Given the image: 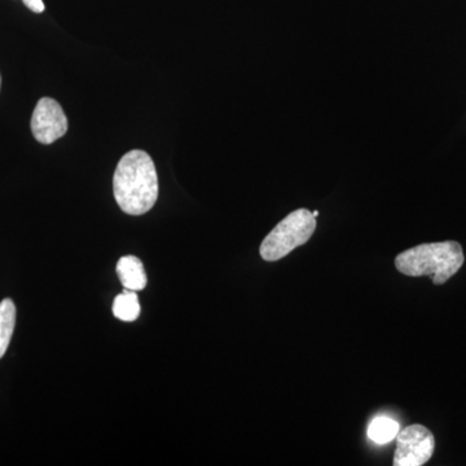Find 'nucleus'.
<instances>
[{"instance_id":"obj_1","label":"nucleus","mask_w":466,"mask_h":466,"mask_svg":"<svg viewBox=\"0 0 466 466\" xmlns=\"http://www.w3.org/2000/svg\"><path fill=\"white\" fill-rule=\"evenodd\" d=\"M113 188L116 204L124 213H148L158 198L157 171L148 153L139 149L126 153L116 165Z\"/></svg>"},{"instance_id":"obj_2","label":"nucleus","mask_w":466,"mask_h":466,"mask_svg":"<svg viewBox=\"0 0 466 466\" xmlns=\"http://www.w3.org/2000/svg\"><path fill=\"white\" fill-rule=\"evenodd\" d=\"M464 260V251L459 242H431L404 250L395 258V267L403 275L429 276L435 285H441L458 274Z\"/></svg>"},{"instance_id":"obj_3","label":"nucleus","mask_w":466,"mask_h":466,"mask_svg":"<svg viewBox=\"0 0 466 466\" xmlns=\"http://www.w3.org/2000/svg\"><path fill=\"white\" fill-rule=\"evenodd\" d=\"M317 229V218L308 208H299L285 217L267 235L260 245V256L267 262L284 258L296 248L302 247Z\"/></svg>"},{"instance_id":"obj_4","label":"nucleus","mask_w":466,"mask_h":466,"mask_svg":"<svg viewBox=\"0 0 466 466\" xmlns=\"http://www.w3.org/2000/svg\"><path fill=\"white\" fill-rule=\"evenodd\" d=\"M434 435L422 425H410L397 435L394 466H421L433 456Z\"/></svg>"},{"instance_id":"obj_5","label":"nucleus","mask_w":466,"mask_h":466,"mask_svg":"<svg viewBox=\"0 0 466 466\" xmlns=\"http://www.w3.org/2000/svg\"><path fill=\"white\" fill-rule=\"evenodd\" d=\"M67 131V118L60 104L51 97H42L32 116V133L36 142L52 144Z\"/></svg>"},{"instance_id":"obj_6","label":"nucleus","mask_w":466,"mask_h":466,"mask_svg":"<svg viewBox=\"0 0 466 466\" xmlns=\"http://www.w3.org/2000/svg\"><path fill=\"white\" fill-rule=\"evenodd\" d=\"M116 274L125 289L139 291L147 287L146 271L142 260L137 257H122L116 263Z\"/></svg>"},{"instance_id":"obj_7","label":"nucleus","mask_w":466,"mask_h":466,"mask_svg":"<svg viewBox=\"0 0 466 466\" xmlns=\"http://www.w3.org/2000/svg\"><path fill=\"white\" fill-rule=\"evenodd\" d=\"M16 325V306L12 299L0 302V359L5 357Z\"/></svg>"},{"instance_id":"obj_8","label":"nucleus","mask_w":466,"mask_h":466,"mask_svg":"<svg viewBox=\"0 0 466 466\" xmlns=\"http://www.w3.org/2000/svg\"><path fill=\"white\" fill-rule=\"evenodd\" d=\"M113 314L126 323L137 320L140 315L139 297L137 291L126 289L116 296L113 303Z\"/></svg>"},{"instance_id":"obj_9","label":"nucleus","mask_w":466,"mask_h":466,"mask_svg":"<svg viewBox=\"0 0 466 466\" xmlns=\"http://www.w3.org/2000/svg\"><path fill=\"white\" fill-rule=\"evenodd\" d=\"M398 433H400L398 422L383 416L373 420L370 422V429H368V437L379 444L389 443V441L397 438Z\"/></svg>"},{"instance_id":"obj_10","label":"nucleus","mask_w":466,"mask_h":466,"mask_svg":"<svg viewBox=\"0 0 466 466\" xmlns=\"http://www.w3.org/2000/svg\"><path fill=\"white\" fill-rule=\"evenodd\" d=\"M23 2L34 14H42V12L45 11V3H43V0H23Z\"/></svg>"},{"instance_id":"obj_11","label":"nucleus","mask_w":466,"mask_h":466,"mask_svg":"<svg viewBox=\"0 0 466 466\" xmlns=\"http://www.w3.org/2000/svg\"><path fill=\"white\" fill-rule=\"evenodd\" d=\"M312 214H314V217H315V218H318V216H319V211H314V213H312Z\"/></svg>"},{"instance_id":"obj_12","label":"nucleus","mask_w":466,"mask_h":466,"mask_svg":"<svg viewBox=\"0 0 466 466\" xmlns=\"http://www.w3.org/2000/svg\"><path fill=\"white\" fill-rule=\"evenodd\" d=\"M0 85H2V78H0Z\"/></svg>"}]
</instances>
